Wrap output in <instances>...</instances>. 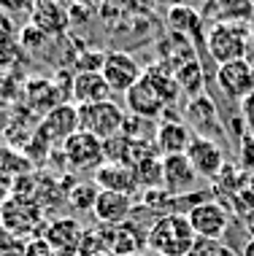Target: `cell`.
I'll return each mask as SVG.
<instances>
[{
	"instance_id": "60d3db41",
	"label": "cell",
	"mask_w": 254,
	"mask_h": 256,
	"mask_svg": "<svg viewBox=\"0 0 254 256\" xmlns=\"http://www.w3.org/2000/svg\"><path fill=\"white\" fill-rule=\"evenodd\" d=\"M103 256H111V254H103Z\"/></svg>"
},
{
	"instance_id": "f546056e",
	"label": "cell",
	"mask_w": 254,
	"mask_h": 256,
	"mask_svg": "<svg viewBox=\"0 0 254 256\" xmlns=\"http://www.w3.org/2000/svg\"><path fill=\"white\" fill-rule=\"evenodd\" d=\"M187 256H235L232 248H227L222 240H214V238H197L195 246L189 248Z\"/></svg>"
},
{
	"instance_id": "ac0fdd59",
	"label": "cell",
	"mask_w": 254,
	"mask_h": 256,
	"mask_svg": "<svg viewBox=\"0 0 254 256\" xmlns=\"http://www.w3.org/2000/svg\"><path fill=\"white\" fill-rule=\"evenodd\" d=\"M111 86L106 84L103 73L98 70H84L73 76V89H71V98L73 106H95V102H106L111 100Z\"/></svg>"
},
{
	"instance_id": "ba28073f",
	"label": "cell",
	"mask_w": 254,
	"mask_h": 256,
	"mask_svg": "<svg viewBox=\"0 0 254 256\" xmlns=\"http://www.w3.org/2000/svg\"><path fill=\"white\" fill-rule=\"evenodd\" d=\"M100 73L106 78V84L111 86V92H122V94H127L143 76L141 65L130 52H108Z\"/></svg>"
},
{
	"instance_id": "ffe728a7",
	"label": "cell",
	"mask_w": 254,
	"mask_h": 256,
	"mask_svg": "<svg viewBox=\"0 0 254 256\" xmlns=\"http://www.w3.org/2000/svg\"><path fill=\"white\" fill-rule=\"evenodd\" d=\"M33 24L46 36H60L71 24V14L60 0H36L33 8Z\"/></svg>"
},
{
	"instance_id": "5bb4252c",
	"label": "cell",
	"mask_w": 254,
	"mask_h": 256,
	"mask_svg": "<svg viewBox=\"0 0 254 256\" xmlns=\"http://www.w3.org/2000/svg\"><path fill=\"white\" fill-rule=\"evenodd\" d=\"M187 159L192 162V168L197 170V176L211 178V181H214L219 172H222V168L227 164L224 162L222 148H219V143L211 140V138H200V135L192 138V143L187 148Z\"/></svg>"
},
{
	"instance_id": "30bf717a",
	"label": "cell",
	"mask_w": 254,
	"mask_h": 256,
	"mask_svg": "<svg viewBox=\"0 0 254 256\" xmlns=\"http://www.w3.org/2000/svg\"><path fill=\"white\" fill-rule=\"evenodd\" d=\"M216 86L222 94H227L230 100L241 102L254 92V68L246 60L224 62L216 68Z\"/></svg>"
},
{
	"instance_id": "8992f818",
	"label": "cell",
	"mask_w": 254,
	"mask_h": 256,
	"mask_svg": "<svg viewBox=\"0 0 254 256\" xmlns=\"http://www.w3.org/2000/svg\"><path fill=\"white\" fill-rule=\"evenodd\" d=\"M103 234L108 243V254L111 256H133V254H143L149 248V230L138 221L127 218L122 224H100Z\"/></svg>"
},
{
	"instance_id": "9a60e30c",
	"label": "cell",
	"mask_w": 254,
	"mask_h": 256,
	"mask_svg": "<svg viewBox=\"0 0 254 256\" xmlns=\"http://www.w3.org/2000/svg\"><path fill=\"white\" fill-rule=\"evenodd\" d=\"M197 178L200 176L192 168L187 154L162 156V189H165L168 194H189Z\"/></svg>"
},
{
	"instance_id": "5b68a950",
	"label": "cell",
	"mask_w": 254,
	"mask_h": 256,
	"mask_svg": "<svg viewBox=\"0 0 254 256\" xmlns=\"http://www.w3.org/2000/svg\"><path fill=\"white\" fill-rule=\"evenodd\" d=\"M63 151V159L71 170H98L103 162H106V154H103V140L89 132H73L68 140L60 146Z\"/></svg>"
},
{
	"instance_id": "3957f363",
	"label": "cell",
	"mask_w": 254,
	"mask_h": 256,
	"mask_svg": "<svg viewBox=\"0 0 254 256\" xmlns=\"http://www.w3.org/2000/svg\"><path fill=\"white\" fill-rule=\"evenodd\" d=\"M125 119H127L125 108L116 106L114 100L95 102V106H79V130L100 138V140L119 135L122 127H125Z\"/></svg>"
},
{
	"instance_id": "cb8c5ba5",
	"label": "cell",
	"mask_w": 254,
	"mask_h": 256,
	"mask_svg": "<svg viewBox=\"0 0 254 256\" xmlns=\"http://www.w3.org/2000/svg\"><path fill=\"white\" fill-rule=\"evenodd\" d=\"M25 172H33L30 159L17 148L0 146V178H3V181H14V178L25 176Z\"/></svg>"
},
{
	"instance_id": "2e32d148",
	"label": "cell",
	"mask_w": 254,
	"mask_h": 256,
	"mask_svg": "<svg viewBox=\"0 0 254 256\" xmlns=\"http://www.w3.org/2000/svg\"><path fill=\"white\" fill-rule=\"evenodd\" d=\"M92 181L103 192H119V194H130V197L141 189L138 181H135L133 168H130V164H122V162H103L100 168L95 170Z\"/></svg>"
},
{
	"instance_id": "7402d4cb",
	"label": "cell",
	"mask_w": 254,
	"mask_h": 256,
	"mask_svg": "<svg viewBox=\"0 0 254 256\" xmlns=\"http://www.w3.org/2000/svg\"><path fill=\"white\" fill-rule=\"evenodd\" d=\"M173 78L181 92H187L189 98H197V94H203V68H200V60L192 57L187 62H181V65L173 68Z\"/></svg>"
},
{
	"instance_id": "277c9868",
	"label": "cell",
	"mask_w": 254,
	"mask_h": 256,
	"mask_svg": "<svg viewBox=\"0 0 254 256\" xmlns=\"http://www.w3.org/2000/svg\"><path fill=\"white\" fill-rule=\"evenodd\" d=\"M0 224L9 234H17V238H27L30 232L41 234L38 224H44V208L36 200L9 197L0 208Z\"/></svg>"
},
{
	"instance_id": "74e56055",
	"label": "cell",
	"mask_w": 254,
	"mask_h": 256,
	"mask_svg": "<svg viewBox=\"0 0 254 256\" xmlns=\"http://www.w3.org/2000/svg\"><path fill=\"white\" fill-rule=\"evenodd\" d=\"M241 256H254V238L243 246V254H241Z\"/></svg>"
},
{
	"instance_id": "ab89813d",
	"label": "cell",
	"mask_w": 254,
	"mask_h": 256,
	"mask_svg": "<svg viewBox=\"0 0 254 256\" xmlns=\"http://www.w3.org/2000/svg\"><path fill=\"white\" fill-rule=\"evenodd\" d=\"M133 256H157V254H152V251L146 254V251H143V254H133Z\"/></svg>"
},
{
	"instance_id": "e0dca14e",
	"label": "cell",
	"mask_w": 254,
	"mask_h": 256,
	"mask_svg": "<svg viewBox=\"0 0 254 256\" xmlns=\"http://www.w3.org/2000/svg\"><path fill=\"white\" fill-rule=\"evenodd\" d=\"M195 132L184 122L176 119H162L154 130V146L160 151V156H173V154H187Z\"/></svg>"
},
{
	"instance_id": "f1b7e54d",
	"label": "cell",
	"mask_w": 254,
	"mask_h": 256,
	"mask_svg": "<svg viewBox=\"0 0 254 256\" xmlns=\"http://www.w3.org/2000/svg\"><path fill=\"white\" fill-rule=\"evenodd\" d=\"M103 254H108V243H106V234H103L100 224L84 230V234H81L79 256H103Z\"/></svg>"
},
{
	"instance_id": "52a82bcc",
	"label": "cell",
	"mask_w": 254,
	"mask_h": 256,
	"mask_svg": "<svg viewBox=\"0 0 254 256\" xmlns=\"http://www.w3.org/2000/svg\"><path fill=\"white\" fill-rule=\"evenodd\" d=\"M81 234H84V226H81V221L73 218V216L52 218V221H46L44 230H41V238L52 246L54 256H79Z\"/></svg>"
},
{
	"instance_id": "44dd1931",
	"label": "cell",
	"mask_w": 254,
	"mask_h": 256,
	"mask_svg": "<svg viewBox=\"0 0 254 256\" xmlns=\"http://www.w3.org/2000/svg\"><path fill=\"white\" fill-rule=\"evenodd\" d=\"M25 92H27V106L33 110H38V114H44V116L49 114L52 108H57L65 102L63 89L54 84L52 78H30L25 86Z\"/></svg>"
},
{
	"instance_id": "8d00e7d4",
	"label": "cell",
	"mask_w": 254,
	"mask_h": 256,
	"mask_svg": "<svg viewBox=\"0 0 254 256\" xmlns=\"http://www.w3.org/2000/svg\"><path fill=\"white\" fill-rule=\"evenodd\" d=\"M243 60L254 68V30H251V36H249V46H246V57Z\"/></svg>"
},
{
	"instance_id": "4dcf8cb0",
	"label": "cell",
	"mask_w": 254,
	"mask_h": 256,
	"mask_svg": "<svg viewBox=\"0 0 254 256\" xmlns=\"http://www.w3.org/2000/svg\"><path fill=\"white\" fill-rule=\"evenodd\" d=\"M25 256H54V251H52V246L38 234V238L25 240Z\"/></svg>"
},
{
	"instance_id": "e575fe53",
	"label": "cell",
	"mask_w": 254,
	"mask_h": 256,
	"mask_svg": "<svg viewBox=\"0 0 254 256\" xmlns=\"http://www.w3.org/2000/svg\"><path fill=\"white\" fill-rule=\"evenodd\" d=\"M0 8L3 11H11V14H25L36 8V0H0Z\"/></svg>"
},
{
	"instance_id": "6da1fadb",
	"label": "cell",
	"mask_w": 254,
	"mask_h": 256,
	"mask_svg": "<svg viewBox=\"0 0 254 256\" xmlns=\"http://www.w3.org/2000/svg\"><path fill=\"white\" fill-rule=\"evenodd\" d=\"M197 234L192 230L189 218L181 213L170 216H157L149 226V251L157 256H187L195 246Z\"/></svg>"
},
{
	"instance_id": "484cf974",
	"label": "cell",
	"mask_w": 254,
	"mask_h": 256,
	"mask_svg": "<svg viewBox=\"0 0 254 256\" xmlns=\"http://www.w3.org/2000/svg\"><path fill=\"white\" fill-rule=\"evenodd\" d=\"M214 184H216V192H219V194H232V197L241 194L243 189H249L243 170H241V168H232V164H224L222 172L214 178Z\"/></svg>"
},
{
	"instance_id": "4316f807",
	"label": "cell",
	"mask_w": 254,
	"mask_h": 256,
	"mask_svg": "<svg viewBox=\"0 0 254 256\" xmlns=\"http://www.w3.org/2000/svg\"><path fill=\"white\" fill-rule=\"evenodd\" d=\"M168 24L173 27L176 32L187 36V32H195L197 27L203 24V16L195 8H189V6H173L168 14Z\"/></svg>"
},
{
	"instance_id": "836d02e7",
	"label": "cell",
	"mask_w": 254,
	"mask_h": 256,
	"mask_svg": "<svg viewBox=\"0 0 254 256\" xmlns=\"http://www.w3.org/2000/svg\"><path fill=\"white\" fill-rule=\"evenodd\" d=\"M241 119L246 124V132L254 138V92L249 94V98L241 100Z\"/></svg>"
},
{
	"instance_id": "f35d334b",
	"label": "cell",
	"mask_w": 254,
	"mask_h": 256,
	"mask_svg": "<svg viewBox=\"0 0 254 256\" xmlns=\"http://www.w3.org/2000/svg\"><path fill=\"white\" fill-rule=\"evenodd\" d=\"M249 189L254 192V172H251V176H249Z\"/></svg>"
},
{
	"instance_id": "1f68e13d",
	"label": "cell",
	"mask_w": 254,
	"mask_h": 256,
	"mask_svg": "<svg viewBox=\"0 0 254 256\" xmlns=\"http://www.w3.org/2000/svg\"><path fill=\"white\" fill-rule=\"evenodd\" d=\"M241 164L249 172H254V138L249 132L241 135Z\"/></svg>"
},
{
	"instance_id": "4fadbf2b",
	"label": "cell",
	"mask_w": 254,
	"mask_h": 256,
	"mask_svg": "<svg viewBox=\"0 0 254 256\" xmlns=\"http://www.w3.org/2000/svg\"><path fill=\"white\" fill-rule=\"evenodd\" d=\"M38 130L49 138L54 146H63L73 132H79V106L63 102V106L52 108L46 116H41Z\"/></svg>"
},
{
	"instance_id": "7a4b0ae2",
	"label": "cell",
	"mask_w": 254,
	"mask_h": 256,
	"mask_svg": "<svg viewBox=\"0 0 254 256\" xmlns=\"http://www.w3.org/2000/svg\"><path fill=\"white\" fill-rule=\"evenodd\" d=\"M249 36H251V30H246V24H241V22L222 19V22L211 24L208 36H205V46H208L211 60L216 65L243 60L246 46H249Z\"/></svg>"
},
{
	"instance_id": "83f0119b",
	"label": "cell",
	"mask_w": 254,
	"mask_h": 256,
	"mask_svg": "<svg viewBox=\"0 0 254 256\" xmlns=\"http://www.w3.org/2000/svg\"><path fill=\"white\" fill-rule=\"evenodd\" d=\"M130 148H133V140L119 132L114 138H108V140H103V154H106V162H122L127 164L130 162Z\"/></svg>"
},
{
	"instance_id": "603a6c76",
	"label": "cell",
	"mask_w": 254,
	"mask_h": 256,
	"mask_svg": "<svg viewBox=\"0 0 254 256\" xmlns=\"http://www.w3.org/2000/svg\"><path fill=\"white\" fill-rule=\"evenodd\" d=\"M133 172H135V181H138V186L143 192L162 189V156L160 154L138 159L133 164Z\"/></svg>"
},
{
	"instance_id": "d4e9b609",
	"label": "cell",
	"mask_w": 254,
	"mask_h": 256,
	"mask_svg": "<svg viewBox=\"0 0 254 256\" xmlns=\"http://www.w3.org/2000/svg\"><path fill=\"white\" fill-rule=\"evenodd\" d=\"M98 194H100V189L95 186V181H81V184H73L71 189H68L65 202L71 205V210H76V213H92Z\"/></svg>"
},
{
	"instance_id": "d6986e66",
	"label": "cell",
	"mask_w": 254,
	"mask_h": 256,
	"mask_svg": "<svg viewBox=\"0 0 254 256\" xmlns=\"http://www.w3.org/2000/svg\"><path fill=\"white\" fill-rule=\"evenodd\" d=\"M95 218H98V224H122V221L130 218V213H133V197L130 194H119V192H103L98 200H95V208H92Z\"/></svg>"
},
{
	"instance_id": "8fae6325",
	"label": "cell",
	"mask_w": 254,
	"mask_h": 256,
	"mask_svg": "<svg viewBox=\"0 0 254 256\" xmlns=\"http://www.w3.org/2000/svg\"><path fill=\"white\" fill-rule=\"evenodd\" d=\"M184 116L189 122V130L200 138H224V127L219 124V116H216V106L211 102V98L205 94H197V98H189L187 108H184Z\"/></svg>"
},
{
	"instance_id": "d6a6232c",
	"label": "cell",
	"mask_w": 254,
	"mask_h": 256,
	"mask_svg": "<svg viewBox=\"0 0 254 256\" xmlns=\"http://www.w3.org/2000/svg\"><path fill=\"white\" fill-rule=\"evenodd\" d=\"M46 38H49V36H46V32H41L36 24L25 27V32H22V44H25V46H27V49H30V52H36L41 44H46Z\"/></svg>"
},
{
	"instance_id": "d590c367",
	"label": "cell",
	"mask_w": 254,
	"mask_h": 256,
	"mask_svg": "<svg viewBox=\"0 0 254 256\" xmlns=\"http://www.w3.org/2000/svg\"><path fill=\"white\" fill-rule=\"evenodd\" d=\"M119 3L125 6L127 11L143 14V11H149V8H152V3H154V0H119Z\"/></svg>"
},
{
	"instance_id": "9c48e42d",
	"label": "cell",
	"mask_w": 254,
	"mask_h": 256,
	"mask_svg": "<svg viewBox=\"0 0 254 256\" xmlns=\"http://www.w3.org/2000/svg\"><path fill=\"white\" fill-rule=\"evenodd\" d=\"M187 218L197 238L222 240V234L230 230V210L222 202H216V200H205V202L195 205L187 213Z\"/></svg>"
},
{
	"instance_id": "7c38bea8",
	"label": "cell",
	"mask_w": 254,
	"mask_h": 256,
	"mask_svg": "<svg viewBox=\"0 0 254 256\" xmlns=\"http://www.w3.org/2000/svg\"><path fill=\"white\" fill-rule=\"evenodd\" d=\"M125 102H127V110L133 116H141V119H149V122L160 119V116L168 110V102L162 100V94L157 92L154 84L146 78V76H141L138 84L125 94Z\"/></svg>"
}]
</instances>
